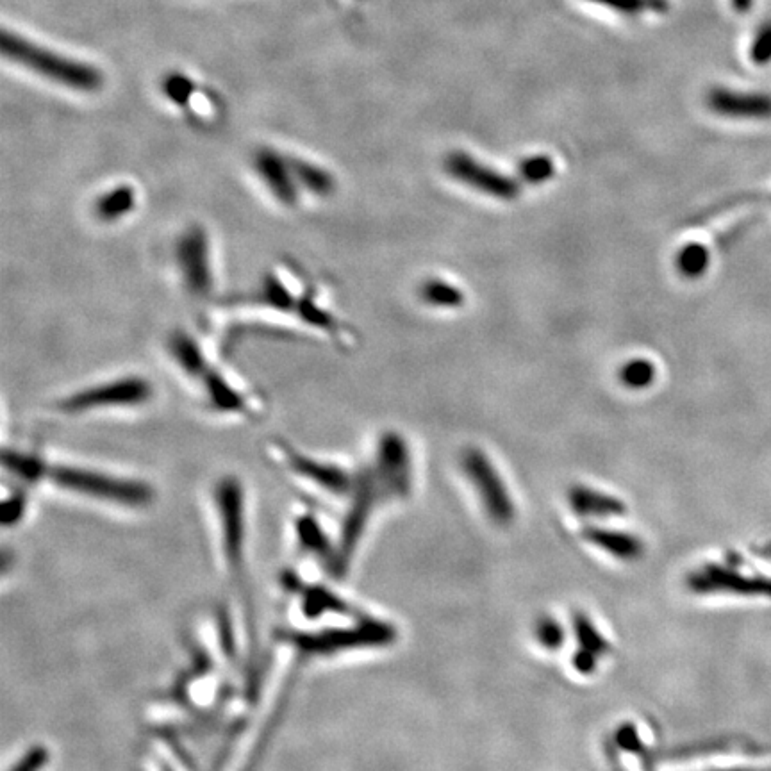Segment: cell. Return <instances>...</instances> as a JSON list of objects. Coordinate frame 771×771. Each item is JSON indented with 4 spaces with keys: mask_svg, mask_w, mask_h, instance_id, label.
Instances as JSON below:
<instances>
[{
    "mask_svg": "<svg viewBox=\"0 0 771 771\" xmlns=\"http://www.w3.org/2000/svg\"><path fill=\"white\" fill-rule=\"evenodd\" d=\"M2 52L11 61L72 92L95 93L104 84L99 68L63 56L8 29L2 34Z\"/></svg>",
    "mask_w": 771,
    "mask_h": 771,
    "instance_id": "cell-1",
    "label": "cell"
},
{
    "mask_svg": "<svg viewBox=\"0 0 771 771\" xmlns=\"http://www.w3.org/2000/svg\"><path fill=\"white\" fill-rule=\"evenodd\" d=\"M45 477L61 490L95 498L124 507H145L154 500V491L147 482L117 477L90 468L70 465H49Z\"/></svg>",
    "mask_w": 771,
    "mask_h": 771,
    "instance_id": "cell-2",
    "label": "cell"
},
{
    "mask_svg": "<svg viewBox=\"0 0 771 771\" xmlns=\"http://www.w3.org/2000/svg\"><path fill=\"white\" fill-rule=\"evenodd\" d=\"M152 398L154 386L149 379L141 375H124L68 393L67 397L59 400L58 409L67 415H83L104 409L145 406Z\"/></svg>",
    "mask_w": 771,
    "mask_h": 771,
    "instance_id": "cell-3",
    "label": "cell"
},
{
    "mask_svg": "<svg viewBox=\"0 0 771 771\" xmlns=\"http://www.w3.org/2000/svg\"><path fill=\"white\" fill-rule=\"evenodd\" d=\"M175 265L184 288L193 297H208L215 288V266L209 234L202 225H190L175 241Z\"/></svg>",
    "mask_w": 771,
    "mask_h": 771,
    "instance_id": "cell-4",
    "label": "cell"
},
{
    "mask_svg": "<svg viewBox=\"0 0 771 771\" xmlns=\"http://www.w3.org/2000/svg\"><path fill=\"white\" fill-rule=\"evenodd\" d=\"M216 506L220 513L225 559L238 570L245 550V493L236 477H225L224 481L218 482Z\"/></svg>",
    "mask_w": 771,
    "mask_h": 771,
    "instance_id": "cell-5",
    "label": "cell"
},
{
    "mask_svg": "<svg viewBox=\"0 0 771 771\" xmlns=\"http://www.w3.org/2000/svg\"><path fill=\"white\" fill-rule=\"evenodd\" d=\"M388 638V631L384 627L366 625L357 629H332L324 632H291L286 634L291 645L299 648L300 652L311 655H331L352 648L368 647L377 641Z\"/></svg>",
    "mask_w": 771,
    "mask_h": 771,
    "instance_id": "cell-6",
    "label": "cell"
},
{
    "mask_svg": "<svg viewBox=\"0 0 771 771\" xmlns=\"http://www.w3.org/2000/svg\"><path fill=\"white\" fill-rule=\"evenodd\" d=\"M448 175L468 188L481 191L493 199L514 200L520 195V186L511 177L500 174L490 166L482 165L466 152H452L445 159Z\"/></svg>",
    "mask_w": 771,
    "mask_h": 771,
    "instance_id": "cell-7",
    "label": "cell"
},
{
    "mask_svg": "<svg viewBox=\"0 0 771 771\" xmlns=\"http://www.w3.org/2000/svg\"><path fill=\"white\" fill-rule=\"evenodd\" d=\"M275 447L281 456L282 463L288 466L291 472L306 479L307 482H313L320 490L329 491L334 495H343L356 488L352 475L345 468L306 456L297 448L288 445V441H277Z\"/></svg>",
    "mask_w": 771,
    "mask_h": 771,
    "instance_id": "cell-8",
    "label": "cell"
},
{
    "mask_svg": "<svg viewBox=\"0 0 771 771\" xmlns=\"http://www.w3.org/2000/svg\"><path fill=\"white\" fill-rule=\"evenodd\" d=\"M254 170L266 191L284 208H295L302 197L293 158L274 149H261L254 156Z\"/></svg>",
    "mask_w": 771,
    "mask_h": 771,
    "instance_id": "cell-9",
    "label": "cell"
},
{
    "mask_svg": "<svg viewBox=\"0 0 771 771\" xmlns=\"http://www.w3.org/2000/svg\"><path fill=\"white\" fill-rule=\"evenodd\" d=\"M209 406L222 415H256V404L247 391L236 384L229 375L211 368L202 379Z\"/></svg>",
    "mask_w": 771,
    "mask_h": 771,
    "instance_id": "cell-10",
    "label": "cell"
},
{
    "mask_svg": "<svg viewBox=\"0 0 771 771\" xmlns=\"http://www.w3.org/2000/svg\"><path fill=\"white\" fill-rule=\"evenodd\" d=\"M707 106L720 117L739 120L771 118V97L763 93H741L718 88L707 95Z\"/></svg>",
    "mask_w": 771,
    "mask_h": 771,
    "instance_id": "cell-11",
    "label": "cell"
},
{
    "mask_svg": "<svg viewBox=\"0 0 771 771\" xmlns=\"http://www.w3.org/2000/svg\"><path fill=\"white\" fill-rule=\"evenodd\" d=\"M306 290L302 288V279L293 270L277 268L261 282L256 302L281 313H295Z\"/></svg>",
    "mask_w": 771,
    "mask_h": 771,
    "instance_id": "cell-12",
    "label": "cell"
},
{
    "mask_svg": "<svg viewBox=\"0 0 771 771\" xmlns=\"http://www.w3.org/2000/svg\"><path fill=\"white\" fill-rule=\"evenodd\" d=\"M295 315L299 316V320H302L307 327L324 332L327 336H331L336 343L347 341V336H345L347 327L336 318L329 307L322 304V300L315 290L307 288L306 293L300 299L299 306L295 309Z\"/></svg>",
    "mask_w": 771,
    "mask_h": 771,
    "instance_id": "cell-13",
    "label": "cell"
},
{
    "mask_svg": "<svg viewBox=\"0 0 771 771\" xmlns=\"http://www.w3.org/2000/svg\"><path fill=\"white\" fill-rule=\"evenodd\" d=\"M356 491V502H354V506L350 509L347 522H345V531L341 534L340 552H338V557H336L338 570L345 568V564L349 563L350 556H352L354 547H356V541L359 539V534L363 531L366 513H368V507L372 504L374 484L370 482V479H363L359 484H356Z\"/></svg>",
    "mask_w": 771,
    "mask_h": 771,
    "instance_id": "cell-14",
    "label": "cell"
},
{
    "mask_svg": "<svg viewBox=\"0 0 771 771\" xmlns=\"http://www.w3.org/2000/svg\"><path fill=\"white\" fill-rule=\"evenodd\" d=\"M138 190L133 184H117L102 191L93 202V215L104 224H117L138 208Z\"/></svg>",
    "mask_w": 771,
    "mask_h": 771,
    "instance_id": "cell-15",
    "label": "cell"
},
{
    "mask_svg": "<svg viewBox=\"0 0 771 771\" xmlns=\"http://www.w3.org/2000/svg\"><path fill=\"white\" fill-rule=\"evenodd\" d=\"M168 350L170 356L175 361V365L183 370V374L193 379L202 381L209 370L213 368L208 361L206 352L202 349L200 341L193 338L190 332L175 331L168 341Z\"/></svg>",
    "mask_w": 771,
    "mask_h": 771,
    "instance_id": "cell-16",
    "label": "cell"
},
{
    "mask_svg": "<svg viewBox=\"0 0 771 771\" xmlns=\"http://www.w3.org/2000/svg\"><path fill=\"white\" fill-rule=\"evenodd\" d=\"M466 472L470 473L473 481L477 482V488L482 495L488 498L493 509H504L507 506L506 491L502 488V482L498 479L495 468L479 450H468L465 456Z\"/></svg>",
    "mask_w": 771,
    "mask_h": 771,
    "instance_id": "cell-17",
    "label": "cell"
},
{
    "mask_svg": "<svg viewBox=\"0 0 771 771\" xmlns=\"http://www.w3.org/2000/svg\"><path fill=\"white\" fill-rule=\"evenodd\" d=\"M379 468L395 488L406 486L409 477V452L406 441L395 432H388L379 441Z\"/></svg>",
    "mask_w": 771,
    "mask_h": 771,
    "instance_id": "cell-18",
    "label": "cell"
},
{
    "mask_svg": "<svg viewBox=\"0 0 771 771\" xmlns=\"http://www.w3.org/2000/svg\"><path fill=\"white\" fill-rule=\"evenodd\" d=\"M293 168L299 179L302 193H309L315 197H329L332 191L336 190V181L324 166L316 165L306 159H293Z\"/></svg>",
    "mask_w": 771,
    "mask_h": 771,
    "instance_id": "cell-19",
    "label": "cell"
},
{
    "mask_svg": "<svg viewBox=\"0 0 771 771\" xmlns=\"http://www.w3.org/2000/svg\"><path fill=\"white\" fill-rule=\"evenodd\" d=\"M420 299L434 307H461L465 304L463 291L443 279H429L423 282Z\"/></svg>",
    "mask_w": 771,
    "mask_h": 771,
    "instance_id": "cell-20",
    "label": "cell"
},
{
    "mask_svg": "<svg viewBox=\"0 0 771 771\" xmlns=\"http://www.w3.org/2000/svg\"><path fill=\"white\" fill-rule=\"evenodd\" d=\"M709 266V250L700 243L684 245L677 254V268L686 279H698L705 274Z\"/></svg>",
    "mask_w": 771,
    "mask_h": 771,
    "instance_id": "cell-21",
    "label": "cell"
},
{
    "mask_svg": "<svg viewBox=\"0 0 771 771\" xmlns=\"http://www.w3.org/2000/svg\"><path fill=\"white\" fill-rule=\"evenodd\" d=\"M620 379L631 390H645L655 381V366L648 359H632L620 370Z\"/></svg>",
    "mask_w": 771,
    "mask_h": 771,
    "instance_id": "cell-22",
    "label": "cell"
},
{
    "mask_svg": "<svg viewBox=\"0 0 771 771\" xmlns=\"http://www.w3.org/2000/svg\"><path fill=\"white\" fill-rule=\"evenodd\" d=\"M556 174V165L548 156H532L520 163V175L529 184L547 183Z\"/></svg>",
    "mask_w": 771,
    "mask_h": 771,
    "instance_id": "cell-23",
    "label": "cell"
},
{
    "mask_svg": "<svg viewBox=\"0 0 771 771\" xmlns=\"http://www.w3.org/2000/svg\"><path fill=\"white\" fill-rule=\"evenodd\" d=\"M752 61L757 65H766L771 61V24L761 27V31L755 36L750 50Z\"/></svg>",
    "mask_w": 771,
    "mask_h": 771,
    "instance_id": "cell-24",
    "label": "cell"
},
{
    "mask_svg": "<svg viewBox=\"0 0 771 771\" xmlns=\"http://www.w3.org/2000/svg\"><path fill=\"white\" fill-rule=\"evenodd\" d=\"M49 763V750L45 747L29 748L11 771H42Z\"/></svg>",
    "mask_w": 771,
    "mask_h": 771,
    "instance_id": "cell-25",
    "label": "cell"
},
{
    "mask_svg": "<svg viewBox=\"0 0 771 771\" xmlns=\"http://www.w3.org/2000/svg\"><path fill=\"white\" fill-rule=\"evenodd\" d=\"M591 2H597V4H604L607 8L616 9L620 13H629V15H636L648 8H661V2L657 0H591Z\"/></svg>",
    "mask_w": 771,
    "mask_h": 771,
    "instance_id": "cell-26",
    "label": "cell"
},
{
    "mask_svg": "<svg viewBox=\"0 0 771 771\" xmlns=\"http://www.w3.org/2000/svg\"><path fill=\"white\" fill-rule=\"evenodd\" d=\"M4 516H2V523L8 527L11 523H17L20 520V516L24 513V497L22 495H15V497H9L4 500V506H2Z\"/></svg>",
    "mask_w": 771,
    "mask_h": 771,
    "instance_id": "cell-27",
    "label": "cell"
},
{
    "mask_svg": "<svg viewBox=\"0 0 771 771\" xmlns=\"http://www.w3.org/2000/svg\"><path fill=\"white\" fill-rule=\"evenodd\" d=\"M752 2L754 0H732V6L739 13H747L748 9L752 8Z\"/></svg>",
    "mask_w": 771,
    "mask_h": 771,
    "instance_id": "cell-28",
    "label": "cell"
}]
</instances>
